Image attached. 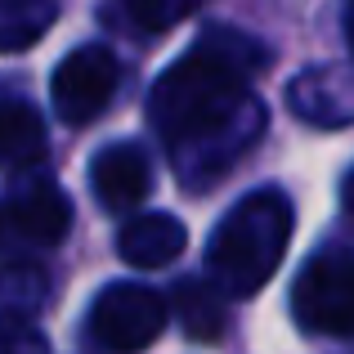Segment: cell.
Returning <instances> with one entry per match:
<instances>
[{
  "label": "cell",
  "mask_w": 354,
  "mask_h": 354,
  "mask_svg": "<svg viewBox=\"0 0 354 354\" xmlns=\"http://www.w3.org/2000/svg\"><path fill=\"white\" fill-rule=\"evenodd\" d=\"M90 189H95L99 207L113 211V216L135 211L139 202L148 198V189H153V166H148L144 148L126 144V139L108 144L104 153L90 162Z\"/></svg>",
  "instance_id": "ba28073f"
},
{
  "label": "cell",
  "mask_w": 354,
  "mask_h": 354,
  "mask_svg": "<svg viewBox=\"0 0 354 354\" xmlns=\"http://www.w3.org/2000/svg\"><path fill=\"white\" fill-rule=\"evenodd\" d=\"M292 198L283 189H256L216 225L207 247V274L229 296H256L278 274L292 242Z\"/></svg>",
  "instance_id": "7a4b0ae2"
},
{
  "label": "cell",
  "mask_w": 354,
  "mask_h": 354,
  "mask_svg": "<svg viewBox=\"0 0 354 354\" xmlns=\"http://www.w3.org/2000/svg\"><path fill=\"white\" fill-rule=\"evenodd\" d=\"M166 328V301L144 283H108L86 314V341L104 354H139Z\"/></svg>",
  "instance_id": "3957f363"
},
{
  "label": "cell",
  "mask_w": 354,
  "mask_h": 354,
  "mask_svg": "<svg viewBox=\"0 0 354 354\" xmlns=\"http://www.w3.org/2000/svg\"><path fill=\"white\" fill-rule=\"evenodd\" d=\"M171 310L175 319H180V328L189 332L193 341H220L225 337V301H220V292L211 283H198V278H184L180 287H175L171 296Z\"/></svg>",
  "instance_id": "8fae6325"
},
{
  "label": "cell",
  "mask_w": 354,
  "mask_h": 354,
  "mask_svg": "<svg viewBox=\"0 0 354 354\" xmlns=\"http://www.w3.org/2000/svg\"><path fill=\"white\" fill-rule=\"evenodd\" d=\"M121 14L144 32H166V27L184 23L193 9H202L207 0H117Z\"/></svg>",
  "instance_id": "5bb4252c"
},
{
  "label": "cell",
  "mask_w": 354,
  "mask_h": 354,
  "mask_svg": "<svg viewBox=\"0 0 354 354\" xmlns=\"http://www.w3.org/2000/svg\"><path fill=\"white\" fill-rule=\"evenodd\" d=\"M117 86H121L117 54L99 41L77 45V50L54 68V81H50L54 113L68 121V126H90V121L113 104Z\"/></svg>",
  "instance_id": "5b68a950"
},
{
  "label": "cell",
  "mask_w": 354,
  "mask_h": 354,
  "mask_svg": "<svg viewBox=\"0 0 354 354\" xmlns=\"http://www.w3.org/2000/svg\"><path fill=\"white\" fill-rule=\"evenodd\" d=\"M45 157V121L27 99L0 95V171H23Z\"/></svg>",
  "instance_id": "30bf717a"
},
{
  "label": "cell",
  "mask_w": 354,
  "mask_h": 354,
  "mask_svg": "<svg viewBox=\"0 0 354 354\" xmlns=\"http://www.w3.org/2000/svg\"><path fill=\"white\" fill-rule=\"evenodd\" d=\"M5 220L18 238L36 242V247H54L68 238L72 229V202L45 171L23 175L5 198Z\"/></svg>",
  "instance_id": "8992f818"
},
{
  "label": "cell",
  "mask_w": 354,
  "mask_h": 354,
  "mask_svg": "<svg viewBox=\"0 0 354 354\" xmlns=\"http://www.w3.org/2000/svg\"><path fill=\"white\" fill-rule=\"evenodd\" d=\"M184 242H189V234H184L180 220L166 216V211H148V216H135L121 225L117 256L135 269H162L184 251Z\"/></svg>",
  "instance_id": "9c48e42d"
},
{
  "label": "cell",
  "mask_w": 354,
  "mask_h": 354,
  "mask_svg": "<svg viewBox=\"0 0 354 354\" xmlns=\"http://www.w3.org/2000/svg\"><path fill=\"white\" fill-rule=\"evenodd\" d=\"M292 314L305 332L354 337V251H319L292 283Z\"/></svg>",
  "instance_id": "277c9868"
},
{
  "label": "cell",
  "mask_w": 354,
  "mask_h": 354,
  "mask_svg": "<svg viewBox=\"0 0 354 354\" xmlns=\"http://www.w3.org/2000/svg\"><path fill=\"white\" fill-rule=\"evenodd\" d=\"M287 108L319 130H337L354 121V68L346 63H319L305 68L287 86Z\"/></svg>",
  "instance_id": "52a82bcc"
},
{
  "label": "cell",
  "mask_w": 354,
  "mask_h": 354,
  "mask_svg": "<svg viewBox=\"0 0 354 354\" xmlns=\"http://www.w3.org/2000/svg\"><path fill=\"white\" fill-rule=\"evenodd\" d=\"M274 63L256 36L211 23L148 95V121L162 135L175 171L189 189L225 180L265 135V108L251 81Z\"/></svg>",
  "instance_id": "6da1fadb"
},
{
  "label": "cell",
  "mask_w": 354,
  "mask_h": 354,
  "mask_svg": "<svg viewBox=\"0 0 354 354\" xmlns=\"http://www.w3.org/2000/svg\"><path fill=\"white\" fill-rule=\"evenodd\" d=\"M341 202H346V211H350V216H354V166H350L346 184H341Z\"/></svg>",
  "instance_id": "2e32d148"
},
{
  "label": "cell",
  "mask_w": 354,
  "mask_h": 354,
  "mask_svg": "<svg viewBox=\"0 0 354 354\" xmlns=\"http://www.w3.org/2000/svg\"><path fill=\"white\" fill-rule=\"evenodd\" d=\"M346 32H350V50H354V0H350V9H346Z\"/></svg>",
  "instance_id": "e0dca14e"
},
{
  "label": "cell",
  "mask_w": 354,
  "mask_h": 354,
  "mask_svg": "<svg viewBox=\"0 0 354 354\" xmlns=\"http://www.w3.org/2000/svg\"><path fill=\"white\" fill-rule=\"evenodd\" d=\"M59 23L54 0H0V54L32 50Z\"/></svg>",
  "instance_id": "7c38bea8"
},
{
  "label": "cell",
  "mask_w": 354,
  "mask_h": 354,
  "mask_svg": "<svg viewBox=\"0 0 354 354\" xmlns=\"http://www.w3.org/2000/svg\"><path fill=\"white\" fill-rule=\"evenodd\" d=\"M0 225H5V216H0Z\"/></svg>",
  "instance_id": "ac0fdd59"
},
{
  "label": "cell",
  "mask_w": 354,
  "mask_h": 354,
  "mask_svg": "<svg viewBox=\"0 0 354 354\" xmlns=\"http://www.w3.org/2000/svg\"><path fill=\"white\" fill-rule=\"evenodd\" d=\"M50 305V274L27 260L0 265V314L5 319H32Z\"/></svg>",
  "instance_id": "4fadbf2b"
},
{
  "label": "cell",
  "mask_w": 354,
  "mask_h": 354,
  "mask_svg": "<svg viewBox=\"0 0 354 354\" xmlns=\"http://www.w3.org/2000/svg\"><path fill=\"white\" fill-rule=\"evenodd\" d=\"M0 354H50V341L32 319H0Z\"/></svg>",
  "instance_id": "9a60e30c"
}]
</instances>
